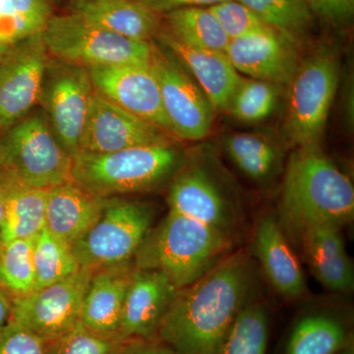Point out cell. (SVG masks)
Listing matches in <instances>:
<instances>
[{
  "instance_id": "cell-8",
  "label": "cell",
  "mask_w": 354,
  "mask_h": 354,
  "mask_svg": "<svg viewBox=\"0 0 354 354\" xmlns=\"http://www.w3.org/2000/svg\"><path fill=\"white\" fill-rule=\"evenodd\" d=\"M153 209L150 205L109 198L102 216L72 244L81 269L93 272L133 262L150 232Z\"/></svg>"
},
{
  "instance_id": "cell-15",
  "label": "cell",
  "mask_w": 354,
  "mask_h": 354,
  "mask_svg": "<svg viewBox=\"0 0 354 354\" xmlns=\"http://www.w3.org/2000/svg\"><path fill=\"white\" fill-rule=\"evenodd\" d=\"M297 39L271 27L232 39L225 53L234 68L257 80L288 85L300 65Z\"/></svg>"
},
{
  "instance_id": "cell-42",
  "label": "cell",
  "mask_w": 354,
  "mask_h": 354,
  "mask_svg": "<svg viewBox=\"0 0 354 354\" xmlns=\"http://www.w3.org/2000/svg\"><path fill=\"white\" fill-rule=\"evenodd\" d=\"M9 48L7 46H0V59L3 57V55H6L7 50H8Z\"/></svg>"
},
{
  "instance_id": "cell-43",
  "label": "cell",
  "mask_w": 354,
  "mask_h": 354,
  "mask_svg": "<svg viewBox=\"0 0 354 354\" xmlns=\"http://www.w3.org/2000/svg\"><path fill=\"white\" fill-rule=\"evenodd\" d=\"M339 354H354V353H353V349H346V351H344V353H339Z\"/></svg>"
},
{
  "instance_id": "cell-19",
  "label": "cell",
  "mask_w": 354,
  "mask_h": 354,
  "mask_svg": "<svg viewBox=\"0 0 354 354\" xmlns=\"http://www.w3.org/2000/svg\"><path fill=\"white\" fill-rule=\"evenodd\" d=\"M134 269L131 262L94 272L84 298L83 327L102 337L122 339L121 316Z\"/></svg>"
},
{
  "instance_id": "cell-21",
  "label": "cell",
  "mask_w": 354,
  "mask_h": 354,
  "mask_svg": "<svg viewBox=\"0 0 354 354\" xmlns=\"http://www.w3.org/2000/svg\"><path fill=\"white\" fill-rule=\"evenodd\" d=\"M253 245L266 276L279 295L295 299L306 292L301 267L274 216H264L258 221Z\"/></svg>"
},
{
  "instance_id": "cell-29",
  "label": "cell",
  "mask_w": 354,
  "mask_h": 354,
  "mask_svg": "<svg viewBox=\"0 0 354 354\" xmlns=\"http://www.w3.org/2000/svg\"><path fill=\"white\" fill-rule=\"evenodd\" d=\"M50 18L46 0H4L0 6V46L10 48L41 34Z\"/></svg>"
},
{
  "instance_id": "cell-37",
  "label": "cell",
  "mask_w": 354,
  "mask_h": 354,
  "mask_svg": "<svg viewBox=\"0 0 354 354\" xmlns=\"http://www.w3.org/2000/svg\"><path fill=\"white\" fill-rule=\"evenodd\" d=\"M312 14L334 26L348 25L353 20L354 0H306Z\"/></svg>"
},
{
  "instance_id": "cell-7",
  "label": "cell",
  "mask_w": 354,
  "mask_h": 354,
  "mask_svg": "<svg viewBox=\"0 0 354 354\" xmlns=\"http://www.w3.org/2000/svg\"><path fill=\"white\" fill-rule=\"evenodd\" d=\"M72 157L41 114L22 118L0 139V171L32 187L72 181Z\"/></svg>"
},
{
  "instance_id": "cell-34",
  "label": "cell",
  "mask_w": 354,
  "mask_h": 354,
  "mask_svg": "<svg viewBox=\"0 0 354 354\" xmlns=\"http://www.w3.org/2000/svg\"><path fill=\"white\" fill-rule=\"evenodd\" d=\"M125 342L102 337L79 325L68 334L46 344V354H120Z\"/></svg>"
},
{
  "instance_id": "cell-17",
  "label": "cell",
  "mask_w": 354,
  "mask_h": 354,
  "mask_svg": "<svg viewBox=\"0 0 354 354\" xmlns=\"http://www.w3.org/2000/svg\"><path fill=\"white\" fill-rule=\"evenodd\" d=\"M169 211L232 235L236 223L232 205L215 179L200 165L184 169L174 179L167 196Z\"/></svg>"
},
{
  "instance_id": "cell-38",
  "label": "cell",
  "mask_w": 354,
  "mask_h": 354,
  "mask_svg": "<svg viewBox=\"0 0 354 354\" xmlns=\"http://www.w3.org/2000/svg\"><path fill=\"white\" fill-rule=\"evenodd\" d=\"M153 11L160 13H169L176 9L186 7H209L227 0H141Z\"/></svg>"
},
{
  "instance_id": "cell-41",
  "label": "cell",
  "mask_w": 354,
  "mask_h": 354,
  "mask_svg": "<svg viewBox=\"0 0 354 354\" xmlns=\"http://www.w3.org/2000/svg\"><path fill=\"white\" fill-rule=\"evenodd\" d=\"M4 216V186L2 183L1 176H0V235H1L2 223H3Z\"/></svg>"
},
{
  "instance_id": "cell-40",
  "label": "cell",
  "mask_w": 354,
  "mask_h": 354,
  "mask_svg": "<svg viewBox=\"0 0 354 354\" xmlns=\"http://www.w3.org/2000/svg\"><path fill=\"white\" fill-rule=\"evenodd\" d=\"M11 318V299L0 288V329L3 328Z\"/></svg>"
},
{
  "instance_id": "cell-35",
  "label": "cell",
  "mask_w": 354,
  "mask_h": 354,
  "mask_svg": "<svg viewBox=\"0 0 354 354\" xmlns=\"http://www.w3.org/2000/svg\"><path fill=\"white\" fill-rule=\"evenodd\" d=\"M209 8L230 41L269 27L239 0H227Z\"/></svg>"
},
{
  "instance_id": "cell-25",
  "label": "cell",
  "mask_w": 354,
  "mask_h": 354,
  "mask_svg": "<svg viewBox=\"0 0 354 354\" xmlns=\"http://www.w3.org/2000/svg\"><path fill=\"white\" fill-rule=\"evenodd\" d=\"M169 34L188 46L225 53L230 39L209 7H186L165 14Z\"/></svg>"
},
{
  "instance_id": "cell-20",
  "label": "cell",
  "mask_w": 354,
  "mask_h": 354,
  "mask_svg": "<svg viewBox=\"0 0 354 354\" xmlns=\"http://www.w3.org/2000/svg\"><path fill=\"white\" fill-rule=\"evenodd\" d=\"M341 230L334 223H315L298 236L314 277L328 290L346 292L353 290L354 274Z\"/></svg>"
},
{
  "instance_id": "cell-18",
  "label": "cell",
  "mask_w": 354,
  "mask_h": 354,
  "mask_svg": "<svg viewBox=\"0 0 354 354\" xmlns=\"http://www.w3.org/2000/svg\"><path fill=\"white\" fill-rule=\"evenodd\" d=\"M160 41L196 81L215 109H227L241 77L225 53L194 48L178 41L169 32Z\"/></svg>"
},
{
  "instance_id": "cell-10",
  "label": "cell",
  "mask_w": 354,
  "mask_h": 354,
  "mask_svg": "<svg viewBox=\"0 0 354 354\" xmlns=\"http://www.w3.org/2000/svg\"><path fill=\"white\" fill-rule=\"evenodd\" d=\"M150 66L172 134L189 141L204 139L213 127L215 108L196 81L176 58L156 46Z\"/></svg>"
},
{
  "instance_id": "cell-5",
  "label": "cell",
  "mask_w": 354,
  "mask_h": 354,
  "mask_svg": "<svg viewBox=\"0 0 354 354\" xmlns=\"http://www.w3.org/2000/svg\"><path fill=\"white\" fill-rule=\"evenodd\" d=\"M339 81L335 48L321 46L300 62L288 84L285 130L297 148L319 147Z\"/></svg>"
},
{
  "instance_id": "cell-33",
  "label": "cell",
  "mask_w": 354,
  "mask_h": 354,
  "mask_svg": "<svg viewBox=\"0 0 354 354\" xmlns=\"http://www.w3.org/2000/svg\"><path fill=\"white\" fill-rule=\"evenodd\" d=\"M278 101V88L274 84L241 79L227 111L243 122H259L271 115Z\"/></svg>"
},
{
  "instance_id": "cell-6",
  "label": "cell",
  "mask_w": 354,
  "mask_h": 354,
  "mask_svg": "<svg viewBox=\"0 0 354 354\" xmlns=\"http://www.w3.org/2000/svg\"><path fill=\"white\" fill-rule=\"evenodd\" d=\"M48 53L67 64L90 69L150 64L153 44L124 38L88 23L78 14L50 18L41 32Z\"/></svg>"
},
{
  "instance_id": "cell-13",
  "label": "cell",
  "mask_w": 354,
  "mask_h": 354,
  "mask_svg": "<svg viewBox=\"0 0 354 354\" xmlns=\"http://www.w3.org/2000/svg\"><path fill=\"white\" fill-rule=\"evenodd\" d=\"M167 133L94 92L80 152L111 153L132 147L169 143Z\"/></svg>"
},
{
  "instance_id": "cell-1",
  "label": "cell",
  "mask_w": 354,
  "mask_h": 354,
  "mask_svg": "<svg viewBox=\"0 0 354 354\" xmlns=\"http://www.w3.org/2000/svg\"><path fill=\"white\" fill-rule=\"evenodd\" d=\"M254 281L252 266L243 253L220 261L177 290L156 339L177 354H218L235 319L249 304Z\"/></svg>"
},
{
  "instance_id": "cell-3",
  "label": "cell",
  "mask_w": 354,
  "mask_h": 354,
  "mask_svg": "<svg viewBox=\"0 0 354 354\" xmlns=\"http://www.w3.org/2000/svg\"><path fill=\"white\" fill-rule=\"evenodd\" d=\"M230 245L227 232L169 211L146 235L133 264L164 272L180 290L218 264Z\"/></svg>"
},
{
  "instance_id": "cell-36",
  "label": "cell",
  "mask_w": 354,
  "mask_h": 354,
  "mask_svg": "<svg viewBox=\"0 0 354 354\" xmlns=\"http://www.w3.org/2000/svg\"><path fill=\"white\" fill-rule=\"evenodd\" d=\"M46 344L11 320L0 329V354H46Z\"/></svg>"
},
{
  "instance_id": "cell-23",
  "label": "cell",
  "mask_w": 354,
  "mask_h": 354,
  "mask_svg": "<svg viewBox=\"0 0 354 354\" xmlns=\"http://www.w3.org/2000/svg\"><path fill=\"white\" fill-rule=\"evenodd\" d=\"M80 17L124 38L150 41L160 29L158 13L141 0H83Z\"/></svg>"
},
{
  "instance_id": "cell-32",
  "label": "cell",
  "mask_w": 354,
  "mask_h": 354,
  "mask_svg": "<svg viewBox=\"0 0 354 354\" xmlns=\"http://www.w3.org/2000/svg\"><path fill=\"white\" fill-rule=\"evenodd\" d=\"M249 7L266 25L297 39L312 24L306 0H239Z\"/></svg>"
},
{
  "instance_id": "cell-30",
  "label": "cell",
  "mask_w": 354,
  "mask_h": 354,
  "mask_svg": "<svg viewBox=\"0 0 354 354\" xmlns=\"http://www.w3.org/2000/svg\"><path fill=\"white\" fill-rule=\"evenodd\" d=\"M35 286L32 239L0 241V288L17 298L32 293Z\"/></svg>"
},
{
  "instance_id": "cell-9",
  "label": "cell",
  "mask_w": 354,
  "mask_h": 354,
  "mask_svg": "<svg viewBox=\"0 0 354 354\" xmlns=\"http://www.w3.org/2000/svg\"><path fill=\"white\" fill-rule=\"evenodd\" d=\"M94 272L80 269L71 276L26 297L10 298L11 318L48 342L81 324L84 298Z\"/></svg>"
},
{
  "instance_id": "cell-14",
  "label": "cell",
  "mask_w": 354,
  "mask_h": 354,
  "mask_svg": "<svg viewBox=\"0 0 354 354\" xmlns=\"http://www.w3.org/2000/svg\"><path fill=\"white\" fill-rule=\"evenodd\" d=\"M57 70L46 88V106L53 134L73 157L81 151V140L95 91L85 67L66 64Z\"/></svg>"
},
{
  "instance_id": "cell-27",
  "label": "cell",
  "mask_w": 354,
  "mask_h": 354,
  "mask_svg": "<svg viewBox=\"0 0 354 354\" xmlns=\"http://www.w3.org/2000/svg\"><path fill=\"white\" fill-rule=\"evenodd\" d=\"M36 286L35 290L62 281L81 269L72 246L46 228L32 239Z\"/></svg>"
},
{
  "instance_id": "cell-26",
  "label": "cell",
  "mask_w": 354,
  "mask_h": 354,
  "mask_svg": "<svg viewBox=\"0 0 354 354\" xmlns=\"http://www.w3.org/2000/svg\"><path fill=\"white\" fill-rule=\"evenodd\" d=\"M344 324L327 314L305 316L295 326L286 354H337L346 346Z\"/></svg>"
},
{
  "instance_id": "cell-31",
  "label": "cell",
  "mask_w": 354,
  "mask_h": 354,
  "mask_svg": "<svg viewBox=\"0 0 354 354\" xmlns=\"http://www.w3.org/2000/svg\"><path fill=\"white\" fill-rule=\"evenodd\" d=\"M269 319L260 304H247L236 317L218 354H266Z\"/></svg>"
},
{
  "instance_id": "cell-39",
  "label": "cell",
  "mask_w": 354,
  "mask_h": 354,
  "mask_svg": "<svg viewBox=\"0 0 354 354\" xmlns=\"http://www.w3.org/2000/svg\"><path fill=\"white\" fill-rule=\"evenodd\" d=\"M120 354H177L174 349L158 339H129Z\"/></svg>"
},
{
  "instance_id": "cell-24",
  "label": "cell",
  "mask_w": 354,
  "mask_h": 354,
  "mask_svg": "<svg viewBox=\"0 0 354 354\" xmlns=\"http://www.w3.org/2000/svg\"><path fill=\"white\" fill-rule=\"evenodd\" d=\"M4 186V216L0 241L32 239L46 228L48 190L20 183L0 171Z\"/></svg>"
},
{
  "instance_id": "cell-4",
  "label": "cell",
  "mask_w": 354,
  "mask_h": 354,
  "mask_svg": "<svg viewBox=\"0 0 354 354\" xmlns=\"http://www.w3.org/2000/svg\"><path fill=\"white\" fill-rule=\"evenodd\" d=\"M180 162V153L171 143L111 153L80 152L72 157V180L95 196L109 199L157 187Z\"/></svg>"
},
{
  "instance_id": "cell-28",
  "label": "cell",
  "mask_w": 354,
  "mask_h": 354,
  "mask_svg": "<svg viewBox=\"0 0 354 354\" xmlns=\"http://www.w3.org/2000/svg\"><path fill=\"white\" fill-rule=\"evenodd\" d=\"M225 149L239 171L253 180H267L276 171L279 164L278 149L262 135H232L225 140Z\"/></svg>"
},
{
  "instance_id": "cell-12",
  "label": "cell",
  "mask_w": 354,
  "mask_h": 354,
  "mask_svg": "<svg viewBox=\"0 0 354 354\" xmlns=\"http://www.w3.org/2000/svg\"><path fill=\"white\" fill-rule=\"evenodd\" d=\"M88 73L95 93L172 134L157 78L150 64L93 67Z\"/></svg>"
},
{
  "instance_id": "cell-11",
  "label": "cell",
  "mask_w": 354,
  "mask_h": 354,
  "mask_svg": "<svg viewBox=\"0 0 354 354\" xmlns=\"http://www.w3.org/2000/svg\"><path fill=\"white\" fill-rule=\"evenodd\" d=\"M48 55L39 34L13 44L0 59V131L12 127L38 102Z\"/></svg>"
},
{
  "instance_id": "cell-22",
  "label": "cell",
  "mask_w": 354,
  "mask_h": 354,
  "mask_svg": "<svg viewBox=\"0 0 354 354\" xmlns=\"http://www.w3.org/2000/svg\"><path fill=\"white\" fill-rule=\"evenodd\" d=\"M106 201L73 180L50 188L46 198V228L72 246L97 223Z\"/></svg>"
},
{
  "instance_id": "cell-16",
  "label": "cell",
  "mask_w": 354,
  "mask_h": 354,
  "mask_svg": "<svg viewBox=\"0 0 354 354\" xmlns=\"http://www.w3.org/2000/svg\"><path fill=\"white\" fill-rule=\"evenodd\" d=\"M177 290L164 272L135 268L123 305L121 339H156L160 324Z\"/></svg>"
},
{
  "instance_id": "cell-2",
  "label": "cell",
  "mask_w": 354,
  "mask_h": 354,
  "mask_svg": "<svg viewBox=\"0 0 354 354\" xmlns=\"http://www.w3.org/2000/svg\"><path fill=\"white\" fill-rule=\"evenodd\" d=\"M281 214L283 225L297 236L311 223L342 227L353 220V183L319 147L297 148L286 167Z\"/></svg>"
}]
</instances>
